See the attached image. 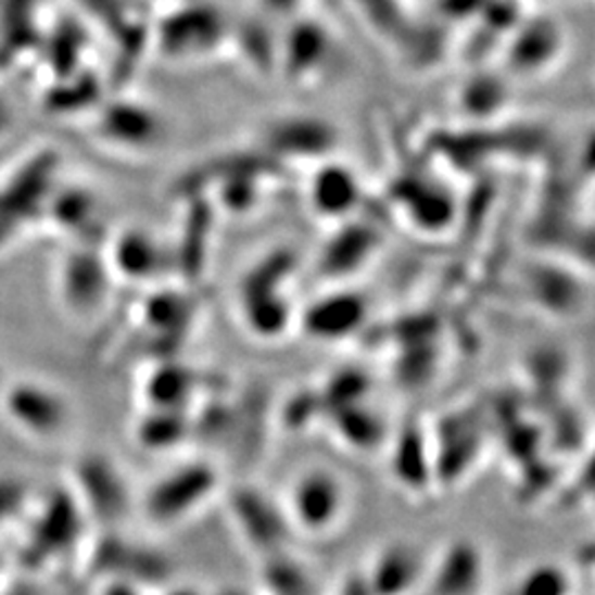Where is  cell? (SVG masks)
<instances>
[{"label":"cell","mask_w":595,"mask_h":595,"mask_svg":"<svg viewBox=\"0 0 595 595\" xmlns=\"http://www.w3.org/2000/svg\"><path fill=\"white\" fill-rule=\"evenodd\" d=\"M228 38V23L220 12L201 0L175 5L153 29V42L170 60H197L216 51Z\"/></svg>","instance_id":"obj_1"},{"label":"cell","mask_w":595,"mask_h":595,"mask_svg":"<svg viewBox=\"0 0 595 595\" xmlns=\"http://www.w3.org/2000/svg\"><path fill=\"white\" fill-rule=\"evenodd\" d=\"M263 153L267 160L287 162H316L331 160L338 148V130L331 122L312 115H287L271 119L263 132Z\"/></svg>","instance_id":"obj_2"},{"label":"cell","mask_w":595,"mask_h":595,"mask_svg":"<svg viewBox=\"0 0 595 595\" xmlns=\"http://www.w3.org/2000/svg\"><path fill=\"white\" fill-rule=\"evenodd\" d=\"M346 509V490L336 472L312 468L289 490V514L303 532L325 534L338 526Z\"/></svg>","instance_id":"obj_3"},{"label":"cell","mask_w":595,"mask_h":595,"mask_svg":"<svg viewBox=\"0 0 595 595\" xmlns=\"http://www.w3.org/2000/svg\"><path fill=\"white\" fill-rule=\"evenodd\" d=\"M216 490V474L203 464H190L162 479L148 494V516L160 523L181 520L199 509Z\"/></svg>","instance_id":"obj_4"},{"label":"cell","mask_w":595,"mask_h":595,"mask_svg":"<svg viewBox=\"0 0 595 595\" xmlns=\"http://www.w3.org/2000/svg\"><path fill=\"white\" fill-rule=\"evenodd\" d=\"M96 130L106 143L124 151H148L166 137V124L153 109L126 100L102 106Z\"/></svg>","instance_id":"obj_5"},{"label":"cell","mask_w":595,"mask_h":595,"mask_svg":"<svg viewBox=\"0 0 595 595\" xmlns=\"http://www.w3.org/2000/svg\"><path fill=\"white\" fill-rule=\"evenodd\" d=\"M333 51V38L320 23L301 21L287 34L278 64L291 83L309 85L322 76Z\"/></svg>","instance_id":"obj_6"},{"label":"cell","mask_w":595,"mask_h":595,"mask_svg":"<svg viewBox=\"0 0 595 595\" xmlns=\"http://www.w3.org/2000/svg\"><path fill=\"white\" fill-rule=\"evenodd\" d=\"M58 157L53 153H42L34 157L18 175L0 192V241H3L23 218H29L51 186Z\"/></svg>","instance_id":"obj_7"},{"label":"cell","mask_w":595,"mask_h":595,"mask_svg":"<svg viewBox=\"0 0 595 595\" xmlns=\"http://www.w3.org/2000/svg\"><path fill=\"white\" fill-rule=\"evenodd\" d=\"M565 49V36L552 18H536L520 25L507 47V64L518 76H541Z\"/></svg>","instance_id":"obj_8"},{"label":"cell","mask_w":595,"mask_h":595,"mask_svg":"<svg viewBox=\"0 0 595 595\" xmlns=\"http://www.w3.org/2000/svg\"><path fill=\"white\" fill-rule=\"evenodd\" d=\"M309 203L318 216L329 220H344L362 203V183L349 166L336 160H327L318 164L316 173L312 175Z\"/></svg>","instance_id":"obj_9"},{"label":"cell","mask_w":595,"mask_h":595,"mask_svg":"<svg viewBox=\"0 0 595 595\" xmlns=\"http://www.w3.org/2000/svg\"><path fill=\"white\" fill-rule=\"evenodd\" d=\"M426 558L408 543L387 545L370 565L364 582L370 595H408L421 580Z\"/></svg>","instance_id":"obj_10"},{"label":"cell","mask_w":595,"mask_h":595,"mask_svg":"<svg viewBox=\"0 0 595 595\" xmlns=\"http://www.w3.org/2000/svg\"><path fill=\"white\" fill-rule=\"evenodd\" d=\"M395 199L397 203L408 210V218L415 223L417 228H423L428 232H439V228H445L453 218L455 203L448 197V192H443L434 186L419 181H400L395 188Z\"/></svg>","instance_id":"obj_11"},{"label":"cell","mask_w":595,"mask_h":595,"mask_svg":"<svg viewBox=\"0 0 595 595\" xmlns=\"http://www.w3.org/2000/svg\"><path fill=\"white\" fill-rule=\"evenodd\" d=\"M364 318V303L362 298L353 293H338L322 298L320 303H316L307 316V329L316 338L325 340H336V338H346Z\"/></svg>","instance_id":"obj_12"},{"label":"cell","mask_w":595,"mask_h":595,"mask_svg":"<svg viewBox=\"0 0 595 595\" xmlns=\"http://www.w3.org/2000/svg\"><path fill=\"white\" fill-rule=\"evenodd\" d=\"M10 413L36 432H53L64 421V406L51 393L36 387H18L8 397Z\"/></svg>","instance_id":"obj_13"},{"label":"cell","mask_w":595,"mask_h":595,"mask_svg":"<svg viewBox=\"0 0 595 595\" xmlns=\"http://www.w3.org/2000/svg\"><path fill=\"white\" fill-rule=\"evenodd\" d=\"M481 558L474 547H453L436 569V593L439 595H468L479 586Z\"/></svg>","instance_id":"obj_14"},{"label":"cell","mask_w":595,"mask_h":595,"mask_svg":"<svg viewBox=\"0 0 595 595\" xmlns=\"http://www.w3.org/2000/svg\"><path fill=\"white\" fill-rule=\"evenodd\" d=\"M380 239L374 232V228L362 226V223H351L344 228L331 243L325 254V267L329 271H353L359 267V263L378 248Z\"/></svg>","instance_id":"obj_15"},{"label":"cell","mask_w":595,"mask_h":595,"mask_svg":"<svg viewBox=\"0 0 595 595\" xmlns=\"http://www.w3.org/2000/svg\"><path fill=\"white\" fill-rule=\"evenodd\" d=\"M507 104L509 89L498 76H492V73H481V76L470 78L459 96L461 111L477 122H485L501 115Z\"/></svg>","instance_id":"obj_16"},{"label":"cell","mask_w":595,"mask_h":595,"mask_svg":"<svg viewBox=\"0 0 595 595\" xmlns=\"http://www.w3.org/2000/svg\"><path fill=\"white\" fill-rule=\"evenodd\" d=\"M117 267L132 278H145L160 271L164 254L153 237L145 232H126L115 245Z\"/></svg>","instance_id":"obj_17"},{"label":"cell","mask_w":595,"mask_h":595,"mask_svg":"<svg viewBox=\"0 0 595 595\" xmlns=\"http://www.w3.org/2000/svg\"><path fill=\"white\" fill-rule=\"evenodd\" d=\"M355 5L382 38L402 45L410 36L413 27L406 14V0H355Z\"/></svg>","instance_id":"obj_18"},{"label":"cell","mask_w":595,"mask_h":595,"mask_svg":"<svg viewBox=\"0 0 595 595\" xmlns=\"http://www.w3.org/2000/svg\"><path fill=\"white\" fill-rule=\"evenodd\" d=\"M514 595H573V580L565 567L539 562L518 578Z\"/></svg>","instance_id":"obj_19"},{"label":"cell","mask_w":595,"mask_h":595,"mask_svg":"<svg viewBox=\"0 0 595 595\" xmlns=\"http://www.w3.org/2000/svg\"><path fill=\"white\" fill-rule=\"evenodd\" d=\"M73 534H76V509L66 501H58L40 523L36 549L42 554H55L68 545Z\"/></svg>","instance_id":"obj_20"},{"label":"cell","mask_w":595,"mask_h":595,"mask_svg":"<svg viewBox=\"0 0 595 595\" xmlns=\"http://www.w3.org/2000/svg\"><path fill=\"white\" fill-rule=\"evenodd\" d=\"M66 280L71 301L85 307L96 301V295L102 289V269L93 256L78 254L71 258L66 267Z\"/></svg>","instance_id":"obj_21"},{"label":"cell","mask_w":595,"mask_h":595,"mask_svg":"<svg viewBox=\"0 0 595 595\" xmlns=\"http://www.w3.org/2000/svg\"><path fill=\"white\" fill-rule=\"evenodd\" d=\"M83 483L89 488V498L96 507L104 511H113L122 498V485H117L115 474L104 464H89L83 468Z\"/></svg>","instance_id":"obj_22"},{"label":"cell","mask_w":595,"mask_h":595,"mask_svg":"<svg viewBox=\"0 0 595 595\" xmlns=\"http://www.w3.org/2000/svg\"><path fill=\"white\" fill-rule=\"evenodd\" d=\"M96 93H98V87L89 76H85L80 83L68 78L64 87H58L51 91V96H47V109L51 106L53 111H60V113L80 111L85 109L83 104L96 98Z\"/></svg>","instance_id":"obj_23"},{"label":"cell","mask_w":595,"mask_h":595,"mask_svg":"<svg viewBox=\"0 0 595 595\" xmlns=\"http://www.w3.org/2000/svg\"><path fill=\"white\" fill-rule=\"evenodd\" d=\"M93 214V201L89 192L83 190H68L53 203V216L62 223V226L80 228L87 226Z\"/></svg>","instance_id":"obj_24"},{"label":"cell","mask_w":595,"mask_h":595,"mask_svg":"<svg viewBox=\"0 0 595 595\" xmlns=\"http://www.w3.org/2000/svg\"><path fill=\"white\" fill-rule=\"evenodd\" d=\"M23 490L16 483H0V520H5L8 516L14 514V509L21 505Z\"/></svg>","instance_id":"obj_25"},{"label":"cell","mask_w":595,"mask_h":595,"mask_svg":"<svg viewBox=\"0 0 595 595\" xmlns=\"http://www.w3.org/2000/svg\"><path fill=\"white\" fill-rule=\"evenodd\" d=\"M12 126V111L5 100H0V135H3Z\"/></svg>","instance_id":"obj_26"},{"label":"cell","mask_w":595,"mask_h":595,"mask_svg":"<svg viewBox=\"0 0 595 595\" xmlns=\"http://www.w3.org/2000/svg\"><path fill=\"white\" fill-rule=\"evenodd\" d=\"M106 595H137L128 584H117V586H113Z\"/></svg>","instance_id":"obj_27"},{"label":"cell","mask_w":595,"mask_h":595,"mask_svg":"<svg viewBox=\"0 0 595 595\" xmlns=\"http://www.w3.org/2000/svg\"><path fill=\"white\" fill-rule=\"evenodd\" d=\"M168 595H201V593L192 586H179V588H173Z\"/></svg>","instance_id":"obj_28"},{"label":"cell","mask_w":595,"mask_h":595,"mask_svg":"<svg viewBox=\"0 0 595 595\" xmlns=\"http://www.w3.org/2000/svg\"><path fill=\"white\" fill-rule=\"evenodd\" d=\"M168 3H173V5H181V3H188V0H168Z\"/></svg>","instance_id":"obj_29"},{"label":"cell","mask_w":595,"mask_h":595,"mask_svg":"<svg viewBox=\"0 0 595 595\" xmlns=\"http://www.w3.org/2000/svg\"><path fill=\"white\" fill-rule=\"evenodd\" d=\"M220 595H243V593H239V591H226V593H220Z\"/></svg>","instance_id":"obj_30"}]
</instances>
